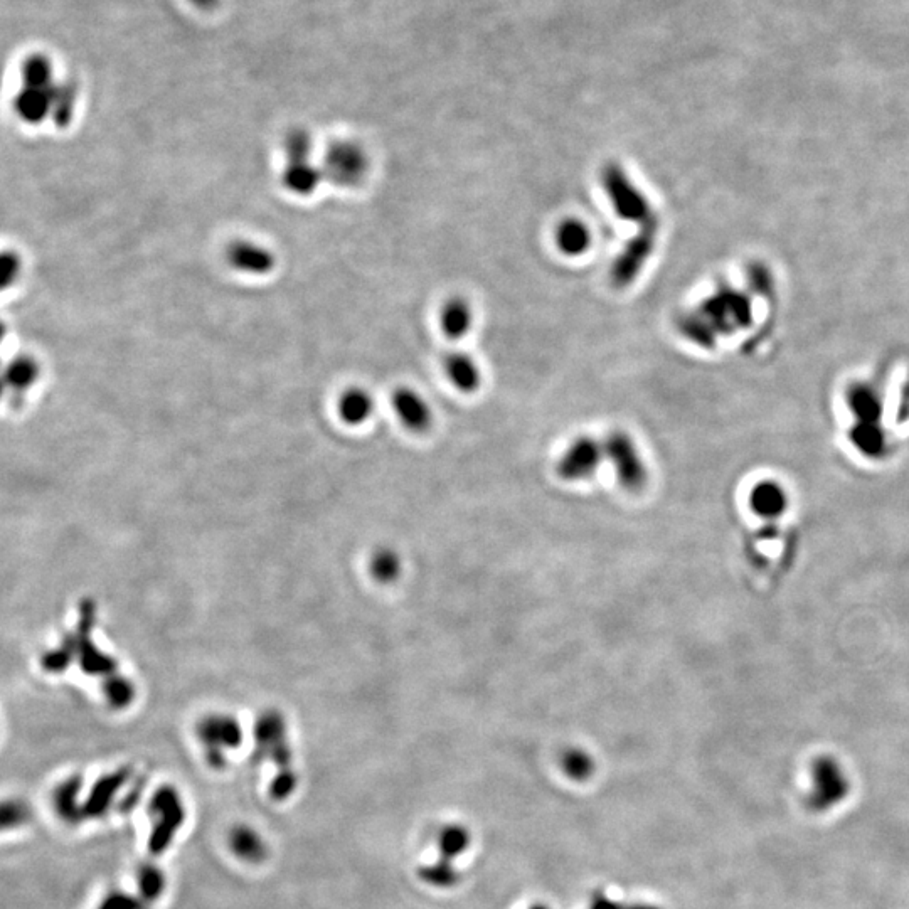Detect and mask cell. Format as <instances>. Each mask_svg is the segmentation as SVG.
I'll list each match as a JSON object with an SVG mask.
<instances>
[{
  "mask_svg": "<svg viewBox=\"0 0 909 909\" xmlns=\"http://www.w3.org/2000/svg\"><path fill=\"white\" fill-rule=\"evenodd\" d=\"M189 2L197 9H213L219 4V0H189Z\"/></svg>",
  "mask_w": 909,
  "mask_h": 909,
  "instance_id": "34",
  "label": "cell"
},
{
  "mask_svg": "<svg viewBox=\"0 0 909 909\" xmlns=\"http://www.w3.org/2000/svg\"><path fill=\"white\" fill-rule=\"evenodd\" d=\"M623 909H655V908H650V906H632V908H623Z\"/></svg>",
  "mask_w": 909,
  "mask_h": 909,
  "instance_id": "35",
  "label": "cell"
},
{
  "mask_svg": "<svg viewBox=\"0 0 909 909\" xmlns=\"http://www.w3.org/2000/svg\"><path fill=\"white\" fill-rule=\"evenodd\" d=\"M324 181V171L319 164H314V160L287 162L283 167L282 186L292 196H314Z\"/></svg>",
  "mask_w": 909,
  "mask_h": 909,
  "instance_id": "13",
  "label": "cell"
},
{
  "mask_svg": "<svg viewBox=\"0 0 909 909\" xmlns=\"http://www.w3.org/2000/svg\"><path fill=\"white\" fill-rule=\"evenodd\" d=\"M600 184L605 191L606 199L612 206L613 213L623 221L642 226L652 219L659 218V214L655 213L654 206L647 194L640 189L637 182L633 181L632 176L623 169L622 164L613 162V160L606 162L601 167Z\"/></svg>",
  "mask_w": 909,
  "mask_h": 909,
  "instance_id": "1",
  "label": "cell"
},
{
  "mask_svg": "<svg viewBox=\"0 0 909 909\" xmlns=\"http://www.w3.org/2000/svg\"><path fill=\"white\" fill-rule=\"evenodd\" d=\"M750 504L756 516L777 519L787 511L788 499L785 490L777 482L765 480L751 490Z\"/></svg>",
  "mask_w": 909,
  "mask_h": 909,
  "instance_id": "20",
  "label": "cell"
},
{
  "mask_svg": "<svg viewBox=\"0 0 909 909\" xmlns=\"http://www.w3.org/2000/svg\"><path fill=\"white\" fill-rule=\"evenodd\" d=\"M282 149L287 162L312 160L315 150L314 135L307 128H292L283 137Z\"/></svg>",
  "mask_w": 909,
  "mask_h": 909,
  "instance_id": "24",
  "label": "cell"
},
{
  "mask_svg": "<svg viewBox=\"0 0 909 909\" xmlns=\"http://www.w3.org/2000/svg\"><path fill=\"white\" fill-rule=\"evenodd\" d=\"M369 571L374 580L381 585H391L394 581L399 580V576L403 573V561L394 549L379 548L371 556Z\"/></svg>",
  "mask_w": 909,
  "mask_h": 909,
  "instance_id": "22",
  "label": "cell"
},
{
  "mask_svg": "<svg viewBox=\"0 0 909 909\" xmlns=\"http://www.w3.org/2000/svg\"><path fill=\"white\" fill-rule=\"evenodd\" d=\"M21 95L17 96V110L27 120H41L51 108L56 107L59 86L54 85L53 64L43 54H32L22 66Z\"/></svg>",
  "mask_w": 909,
  "mask_h": 909,
  "instance_id": "2",
  "label": "cell"
},
{
  "mask_svg": "<svg viewBox=\"0 0 909 909\" xmlns=\"http://www.w3.org/2000/svg\"><path fill=\"white\" fill-rule=\"evenodd\" d=\"M534 909H546V908H534Z\"/></svg>",
  "mask_w": 909,
  "mask_h": 909,
  "instance_id": "36",
  "label": "cell"
},
{
  "mask_svg": "<svg viewBox=\"0 0 909 909\" xmlns=\"http://www.w3.org/2000/svg\"><path fill=\"white\" fill-rule=\"evenodd\" d=\"M603 460V442L595 436L581 435L564 448L556 463V472L564 482H583L595 475Z\"/></svg>",
  "mask_w": 909,
  "mask_h": 909,
  "instance_id": "9",
  "label": "cell"
},
{
  "mask_svg": "<svg viewBox=\"0 0 909 909\" xmlns=\"http://www.w3.org/2000/svg\"><path fill=\"white\" fill-rule=\"evenodd\" d=\"M561 765H563V770L566 771V775L573 780H586V778L591 777V773L595 770V761L591 758L588 751L578 750V748H573V750L564 751L563 760H561Z\"/></svg>",
  "mask_w": 909,
  "mask_h": 909,
  "instance_id": "27",
  "label": "cell"
},
{
  "mask_svg": "<svg viewBox=\"0 0 909 909\" xmlns=\"http://www.w3.org/2000/svg\"><path fill=\"white\" fill-rule=\"evenodd\" d=\"M468 842H470V837L463 827H458V825L445 827L440 834V852H442L443 861L450 862V859L465 851Z\"/></svg>",
  "mask_w": 909,
  "mask_h": 909,
  "instance_id": "28",
  "label": "cell"
},
{
  "mask_svg": "<svg viewBox=\"0 0 909 909\" xmlns=\"http://www.w3.org/2000/svg\"><path fill=\"white\" fill-rule=\"evenodd\" d=\"M554 243L559 253L569 258H578L590 251L593 233L583 219L564 218L554 229Z\"/></svg>",
  "mask_w": 909,
  "mask_h": 909,
  "instance_id": "14",
  "label": "cell"
},
{
  "mask_svg": "<svg viewBox=\"0 0 909 909\" xmlns=\"http://www.w3.org/2000/svg\"><path fill=\"white\" fill-rule=\"evenodd\" d=\"M660 219L638 226V231L623 250L618 253L610 268V282L617 290L628 288L637 282L645 266L655 253L659 241Z\"/></svg>",
  "mask_w": 909,
  "mask_h": 909,
  "instance_id": "3",
  "label": "cell"
},
{
  "mask_svg": "<svg viewBox=\"0 0 909 909\" xmlns=\"http://www.w3.org/2000/svg\"><path fill=\"white\" fill-rule=\"evenodd\" d=\"M393 411L399 423L413 433H425L433 425L430 403L416 389L398 388L391 396Z\"/></svg>",
  "mask_w": 909,
  "mask_h": 909,
  "instance_id": "11",
  "label": "cell"
},
{
  "mask_svg": "<svg viewBox=\"0 0 909 909\" xmlns=\"http://www.w3.org/2000/svg\"><path fill=\"white\" fill-rule=\"evenodd\" d=\"M474 325V309L463 297L448 298L440 309V327L448 339L458 341L470 334Z\"/></svg>",
  "mask_w": 909,
  "mask_h": 909,
  "instance_id": "18",
  "label": "cell"
},
{
  "mask_svg": "<svg viewBox=\"0 0 909 909\" xmlns=\"http://www.w3.org/2000/svg\"><path fill=\"white\" fill-rule=\"evenodd\" d=\"M128 777H130V770L123 768V770L110 773L107 777L100 778L86 802L85 817H100L105 814L108 808L112 807L113 798L117 795L118 790L128 782Z\"/></svg>",
  "mask_w": 909,
  "mask_h": 909,
  "instance_id": "19",
  "label": "cell"
},
{
  "mask_svg": "<svg viewBox=\"0 0 909 909\" xmlns=\"http://www.w3.org/2000/svg\"><path fill=\"white\" fill-rule=\"evenodd\" d=\"M29 819V810L24 803H0V830L12 829Z\"/></svg>",
  "mask_w": 909,
  "mask_h": 909,
  "instance_id": "32",
  "label": "cell"
},
{
  "mask_svg": "<svg viewBox=\"0 0 909 909\" xmlns=\"http://www.w3.org/2000/svg\"><path fill=\"white\" fill-rule=\"evenodd\" d=\"M197 738L206 751L208 765L214 770L226 766V751L236 750L243 743L240 721L229 714L214 713L197 723Z\"/></svg>",
  "mask_w": 909,
  "mask_h": 909,
  "instance_id": "8",
  "label": "cell"
},
{
  "mask_svg": "<svg viewBox=\"0 0 909 909\" xmlns=\"http://www.w3.org/2000/svg\"><path fill=\"white\" fill-rule=\"evenodd\" d=\"M137 883H139L140 896L147 903H154L164 894L165 874L160 871V867L155 864H144L137 872Z\"/></svg>",
  "mask_w": 909,
  "mask_h": 909,
  "instance_id": "25",
  "label": "cell"
},
{
  "mask_svg": "<svg viewBox=\"0 0 909 909\" xmlns=\"http://www.w3.org/2000/svg\"><path fill=\"white\" fill-rule=\"evenodd\" d=\"M603 452L606 460L612 463L618 482L625 489L632 492L644 489L649 482V468L637 443L627 431L615 430L606 436Z\"/></svg>",
  "mask_w": 909,
  "mask_h": 909,
  "instance_id": "7",
  "label": "cell"
},
{
  "mask_svg": "<svg viewBox=\"0 0 909 909\" xmlns=\"http://www.w3.org/2000/svg\"><path fill=\"white\" fill-rule=\"evenodd\" d=\"M152 830L149 837V851L154 856L164 854L171 847L172 840L186 822V805L181 793L172 785H164L154 793L149 805Z\"/></svg>",
  "mask_w": 909,
  "mask_h": 909,
  "instance_id": "5",
  "label": "cell"
},
{
  "mask_svg": "<svg viewBox=\"0 0 909 909\" xmlns=\"http://www.w3.org/2000/svg\"><path fill=\"white\" fill-rule=\"evenodd\" d=\"M226 261L234 272L246 277H266L277 268V256L258 241H233L226 250Z\"/></svg>",
  "mask_w": 909,
  "mask_h": 909,
  "instance_id": "10",
  "label": "cell"
},
{
  "mask_svg": "<svg viewBox=\"0 0 909 909\" xmlns=\"http://www.w3.org/2000/svg\"><path fill=\"white\" fill-rule=\"evenodd\" d=\"M229 847L234 856L248 864H258L268 854L265 840L261 839V835L248 825H238L231 830Z\"/></svg>",
  "mask_w": 909,
  "mask_h": 909,
  "instance_id": "21",
  "label": "cell"
},
{
  "mask_svg": "<svg viewBox=\"0 0 909 909\" xmlns=\"http://www.w3.org/2000/svg\"><path fill=\"white\" fill-rule=\"evenodd\" d=\"M420 876L423 881L436 886V888H448L457 883V871L455 867L447 861H440L433 866L421 867Z\"/></svg>",
  "mask_w": 909,
  "mask_h": 909,
  "instance_id": "29",
  "label": "cell"
},
{
  "mask_svg": "<svg viewBox=\"0 0 909 909\" xmlns=\"http://www.w3.org/2000/svg\"><path fill=\"white\" fill-rule=\"evenodd\" d=\"M443 369L453 388L462 393H475L482 384L479 362L467 352H452L445 357Z\"/></svg>",
  "mask_w": 909,
  "mask_h": 909,
  "instance_id": "16",
  "label": "cell"
},
{
  "mask_svg": "<svg viewBox=\"0 0 909 909\" xmlns=\"http://www.w3.org/2000/svg\"><path fill=\"white\" fill-rule=\"evenodd\" d=\"M103 694L113 709H125L135 699V686L127 677L112 676L103 684Z\"/></svg>",
  "mask_w": 909,
  "mask_h": 909,
  "instance_id": "26",
  "label": "cell"
},
{
  "mask_svg": "<svg viewBox=\"0 0 909 909\" xmlns=\"http://www.w3.org/2000/svg\"><path fill=\"white\" fill-rule=\"evenodd\" d=\"M297 783V773H295L293 768L280 770L277 773V777L273 778L272 785H270V795H272L273 800L283 802V800H287L288 797H292L293 793H295Z\"/></svg>",
  "mask_w": 909,
  "mask_h": 909,
  "instance_id": "31",
  "label": "cell"
},
{
  "mask_svg": "<svg viewBox=\"0 0 909 909\" xmlns=\"http://www.w3.org/2000/svg\"><path fill=\"white\" fill-rule=\"evenodd\" d=\"M376 410L373 394L367 389L349 388L337 399V415L347 426H361L371 420Z\"/></svg>",
  "mask_w": 909,
  "mask_h": 909,
  "instance_id": "17",
  "label": "cell"
},
{
  "mask_svg": "<svg viewBox=\"0 0 909 909\" xmlns=\"http://www.w3.org/2000/svg\"><path fill=\"white\" fill-rule=\"evenodd\" d=\"M80 790L81 778L73 777L68 782H64L63 785H59L56 795H54V803H56V808H58L59 817H63L64 820H68L71 824H76V822H80L85 817L83 808L78 805V793H80Z\"/></svg>",
  "mask_w": 909,
  "mask_h": 909,
  "instance_id": "23",
  "label": "cell"
},
{
  "mask_svg": "<svg viewBox=\"0 0 909 909\" xmlns=\"http://www.w3.org/2000/svg\"><path fill=\"white\" fill-rule=\"evenodd\" d=\"M75 650V638H68L63 649L54 650V652L44 655V669L48 670V672H63V670L68 669V665L71 664V660L76 655Z\"/></svg>",
  "mask_w": 909,
  "mask_h": 909,
  "instance_id": "30",
  "label": "cell"
},
{
  "mask_svg": "<svg viewBox=\"0 0 909 909\" xmlns=\"http://www.w3.org/2000/svg\"><path fill=\"white\" fill-rule=\"evenodd\" d=\"M147 904L149 903L144 901L142 896H132V894L117 891V893L108 894L98 909H147Z\"/></svg>",
  "mask_w": 909,
  "mask_h": 909,
  "instance_id": "33",
  "label": "cell"
},
{
  "mask_svg": "<svg viewBox=\"0 0 909 909\" xmlns=\"http://www.w3.org/2000/svg\"><path fill=\"white\" fill-rule=\"evenodd\" d=\"M325 181L342 189H356L371 172V157L354 140H339L325 150L322 159Z\"/></svg>",
  "mask_w": 909,
  "mask_h": 909,
  "instance_id": "4",
  "label": "cell"
},
{
  "mask_svg": "<svg viewBox=\"0 0 909 909\" xmlns=\"http://www.w3.org/2000/svg\"><path fill=\"white\" fill-rule=\"evenodd\" d=\"M256 760H268L278 746L288 743L287 723L278 711H265L255 726Z\"/></svg>",
  "mask_w": 909,
  "mask_h": 909,
  "instance_id": "15",
  "label": "cell"
},
{
  "mask_svg": "<svg viewBox=\"0 0 909 909\" xmlns=\"http://www.w3.org/2000/svg\"><path fill=\"white\" fill-rule=\"evenodd\" d=\"M812 788L805 798L810 812L824 814L844 802L851 793V782L839 761L832 756H819L810 768Z\"/></svg>",
  "mask_w": 909,
  "mask_h": 909,
  "instance_id": "6",
  "label": "cell"
},
{
  "mask_svg": "<svg viewBox=\"0 0 909 909\" xmlns=\"http://www.w3.org/2000/svg\"><path fill=\"white\" fill-rule=\"evenodd\" d=\"M93 617H95L93 605L85 603L83 615H81L80 632L76 633L75 637L81 669L91 676H98V674L110 676L113 674V670L117 669V662L91 644L90 630L93 625Z\"/></svg>",
  "mask_w": 909,
  "mask_h": 909,
  "instance_id": "12",
  "label": "cell"
}]
</instances>
